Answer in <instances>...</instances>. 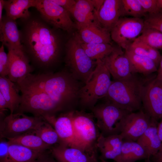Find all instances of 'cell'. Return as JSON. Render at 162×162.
Wrapping results in <instances>:
<instances>
[{
    "label": "cell",
    "mask_w": 162,
    "mask_h": 162,
    "mask_svg": "<svg viewBox=\"0 0 162 162\" xmlns=\"http://www.w3.org/2000/svg\"><path fill=\"white\" fill-rule=\"evenodd\" d=\"M9 109L8 103L1 93L0 92V113L4 112Z\"/></svg>",
    "instance_id": "obj_40"
},
{
    "label": "cell",
    "mask_w": 162,
    "mask_h": 162,
    "mask_svg": "<svg viewBox=\"0 0 162 162\" xmlns=\"http://www.w3.org/2000/svg\"><path fill=\"white\" fill-rule=\"evenodd\" d=\"M50 149L58 162H97V158L78 148L59 144Z\"/></svg>",
    "instance_id": "obj_17"
},
{
    "label": "cell",
    "mask_w": 162,
    "mask_h": 162,
    "mask_svg": "<svg viewBox=\"0 0 162 162\" xmlns=\"http://www.w3.org/2000/svg\"><path fill=\"white\" fill-rule=\"evenodd\" d=\"M4 0H0V26L2 25V23L3 16L2 11L4 9Z\"/></svg>",
    "instance_id": "obj_44"
},
{
    "label": "cell",
    "mask_w": 162,
    "mask_h": 162,
    "mask_svg": "<svg viewBox=\"0 0 162 162\" xmlns=\"http://www.w3.org/2000/svg\"><path fill=\"white\" fill-rule=\"evenodd\" d=\"M101 162H107L106 161H104V160L103 161H102Z\"/></svg>",
    "instance_id": "obj_49"
},
{
    "label": "cell",
    "mask_w": 162,
    "mask_h": 162,
    "mask_svg": "<svg viewBox=\"0 0 162 162\" xmlns=\"http://www.w3.org/2000/svg\"><path fill=\"white\" fill-rule=\"evenodd\" d=\"M125 52L129 58L133 74L147 76L157 72L158 68L150 58L137 55L128 50Z\"/></svg>",
    "instance_id": "obj_29"
},
{
    "label": "cell",
    "mask_w": 162,
    "mask_h": 162,
    "mask_svg": "<svg viewBox=\"0 0 162 162\" xmlns=\"http://www.w3.org/2000/svg\"><path fill=\"white\" fill-rule=\"evenodd\" d=\"M76 34L82 42L89 44L105 43L111 44L110 32L103 27L98 21L82 27Z\"/></svg>",
    "instance_id": "obj_18"
},
{
    "label": "cell",
    "mask_w": 162,
    "mask_h": 162,
    "mask_svg": "<svg viewBox=\"0 0 162 162\" xmlns=\"http://www.w3.org/2000/svg\"><path fill=\"white\" fill-rule=\"evenodd\" d=\"M84 84L75 79L67 69L46 74H31L18 86L47 94L62 112L75 110L80 90Z\"/></svg>",
    "instance_id": "obj_2"
},
{
    "label": "cell",
    "mask_w": 162,
    "mask_h": 162,
    "mask_svg": "<svg viewBox=\"0 0 162 162\" xmlns=\"http://www.w3.org/2000/svg\"><path fill=\"white\" fill-rule=\"evenodd\" d=\"M146 80L139 78L136 74L125 79L112 81L106 100L131 112L142 109V93Z\"/></svg>",
    "instance_id": "obj_3"
},
{
    "label": "cell",
    "mask_w": 162,
    "mask_h": 162,
    "mask_svg": "<svg viewBox=\"0 0 162 162\" xmlns=\"http://www.w3.org/2000/svg\"><path fill=\"white\" fill-rule=\"evenodd\" d=\"M150 158L136 142L123 141L121 154L116 162H135Z\"/></svg>",
    "instance_id": "obj_27"
},
{
    "label": "cell",
    "mask_w": 162,
    "mask_h": 162,
    "mask_svg": "<svg viewBox=\"0 0 162 162\" xmlns=\"http://www.w3.org/2000/svg\"><path fill=\"white\" fill-rule=\"evenodd\" d=\"M32 132L39 136L46 143L52 146L60 144L61 141L55 130L44 119Z\"/></svg>",
    "instance_id": "obj_32"
},
{
    "label": "cell",
    "mask_w": 162,
    "mask_h": 162,
    "mask_svg": "<svg viewBox=\"0 0 162 162\" xmlns=\"http://www.w3.org/2000/svg\"><path fill=\"white\" fill-rule=\"evenodd\" d=\"M151 121L142 109L129 113L124 119L120 134L123 140L136 142L148 128Z\"/></svg>",
    "instance_id": "obj_14"
},
{
    "label": "cell",
    "mask_w": 162,
    "mask_h": 162,
    "mask_svg": "<svg viewBox=\"0 0 162 162\" xmlns=\"http://www.w3.org/2000/svg\"><path fill=\"white\" fill-rule=\"evenodd\" d=\"M96 13L99 11L104 0H91Z\"/></svg>",
    "instance_id": "obj_41"
},
{
    "label": "cell",
    "mask_w": 162,
    "mask_h": 162,
    "mask_svg": "<svg viewBox=\"0 0 162 162\" xmlns=\"http://www.w3.org/2000/svg\"><path fill=\"white\" fill-rule=\"evenodd\" d=\"M156 76L145 82L142 101L143 111L151 118L158 121L162 118V80Z\"/></svg>",
    "instance_id": "obj_12"
},
{
    "label": "cell",
    "mask_w": 162,
    "mask_h": 162,
    "mask_svg": "<svg viewBox=\"0 0 162 162\" xmlns=\"http://www.w3.org/2000/svg\"><path fill=\"white\" fill-rule=\"evenodd\" d=\"M17 21L3 15L0 26V40L7 48L22 49Z\"/></svg>",
    "instance_id": "obj_20"
},
{
    "label": "cell",
    "mask_w": 162,
    "mask_h": 162,
    "mask_svg": "<svg viewBox=\"0 0 162 162\" xmlns=\"http://www.w3.org/2000/svg\"><path fill=\"white\" fill-rule=\"evenodd\" d=\"M91 110L100 134L104 136L120 134L124 119L131 112L107 100Z\"/></svg>",
    "instance_id": "obj_8"
},
{
    "label": "cell",
    "mask_w": 162,
    "mask_h": 162,
    "mask_svg": "<svg viewBox=\"0 0 162 162\" xmlns=\"http://www.w3.org/2000/svg\"><path fill=\"white\" fill-rule=\"evenodd\" d=\"M153 157L155 162H162V144L160 149Z\"/></svg>",
    "instance_id": "obj_43"
},
{
    "label": "cell",
    "mask_w": 162,
    "mask_h": 162,
    "mask_svg": "<svg viewBox=\"0 0 162 162\" xmlns=\"http://www.w3.org/2000/svg\"><path fill=\"white\" fill-rule=\"evenodd\" d=\"M70 14L75 20L76 28L77 29L98 21L96 12L91 0H76L75 4Z\"/></svg>",
    "instance_id": "obj_22"
},
{
    "label": "cell",
    "mask_w": 162,
    "mask_h": 162,
    "mask_svg": "<svg viewBox=\"0 0 162 162\" xmlns=\"http://www.w3.org/2000/svg\"><path fill=\"white\" fill-rule=\"evenodd\" d=\"M52 1L63 8L69 14L74 8L76 2V0H52Z\"/></svg>",
    "instance_id": "obj_39"
},
{
    "label": "cell",
    "mask_w": 162,
    "mask_h": 162,
    "mask_svg": "<svg viewBox=\"0 0 162 162\" xmlns=\"http://www.w3.org/2000/svg\"><path fill=\"white\" fill-rule=\"evenodd\" d=\"M10 144L8 141L1 139L0 142V162H5L8 157Z\"/></svg>",
    "instance_id": "obj_38"
},
{
    "label": "cell",
    "mask_w": 162,
    "mask_h": 162,
    "mask_svg": "<svg viewBox=\"0 0 162 162\" xmlns=\"http://www.w3.org/2000/svg\"><path fill=\"white\" fill-rule=\"evenodd\" d=\"M157 4L158 7L162 9V0H157Z\"/></svg>",
    "instance_id": "obj_47"
},
{
    "label": "cell",
    "mask_w": 162,
    "mask_h": 162,
    "mask_svg": "<svg viewBox=\"0 0 162 162\" xmlns=\"http://www.w3.org/2000/svg\"><path fill=\"white\" fill-rule=\"evenodd\" d=\"M74 129L82 149L97 158V143L100 133L92 113L83 110L72 111Z\"/></svg>",
    "instance_id": "obj_6"
},
{
    "label": "cell",
    "mask_w": 162,
    "mask_h": 162,
    "mask_svg": "<svg viewBox=\"0 0 162 162\" xmlns=\"http://www.w3.org/2000/svg\"><path fill=\"white\" fill-rule=\"evenodd\" d=\"M120 0H104L96 13L97 20L104 28L110 32L121 17Z\"/></svg>",
    "instance_id": "obj_19"
},
{
    "label": "cell",
    "mask_w": 162,
    "mask_h": 162,
    "mask_svg": "<svg viewBox=\"0 0 162 162\" xmlns=\"http://www.w3.org/2000/svg\"><path fill=\"white\" fill-rule=\"evenodd\" d=\"M15 83L8 76H0V92L7 101L10 114L17 110L21 100V95Z\"/></svg>",
    "instance_id": "obj_25"
},
{
    "label": "cell",
    "mask_w": 162,
    "mask_h": 162,
    "mask_svg": "<svg viewBox=\"0 0 162 162\" xmlns=\"http://www.w3.org/2000/svg\"><path fill=\"white\" fill-rule=\"evenodd\" d=\"M80 41L88 56L96 61L103 59L112 51L114 48L112 44H89L83 43L80 40Z\"/></svg>",
    "instance_id": "obj_30"
},
{
    "label": "cell",
    "mask_w": 162,
    "mask_h": 162,
    "mask_svg": "<svg viewBox=\"0 0 162 162\" xmlns=\"http://www.w3.org/2000/svg\"><path fill=\"white\" fill-rule=\"evenodd\" d=\"M44 119L16 112L5 117L1 122V138L16 137L35 130Z\"/></svg>",
    "instance_id": "obj_11"
},
{
    "label": "cell",
    "mask_w": 162,
    "mask_h": 162,
    "mask_svg": "<svg viewBox=\"0 0 162 162\" xmlns=\"http://www.w3.org/2000/svg\"><path fill=\"white\" fill-rule=\"evenodd\" d=\"M138 1L147 14L156 13L161 9L158 6L157 0H138Z\"/></svg>",
    "instance_id": "obj_37"
},
{
    "label": "cell",
    "mask_w": 162,
    "mask_h": 162,
    "mask_svg": "<svg viewBox=\"0 0 162 162\" xmlns=\"http://www.w3.org/2000/svg\"><path fill=\"white\" fill-rule=\"evenodd\" d=\"M121 17L130 16L141 18L147 14L138 0H120Z\"/></svg>",
    "instance_id": "obj_33"
},
{
    "label": "cell",
    "mask_w": 162,
    "mask_h": 162,
    "mask_svg": "<svg viewBox=\"0 0 162 162\" xmlns=\"http://www.w3.org/2000/svg\"><path fill=\"white\" fill-rule=\"evenodd\" d=\"M18 20L23 50L34 70L40 74L55 72L65 54L67 41L63 31L48 24L36 10Z\"/></svg>",
    "instance_id": "obj_1"
},
{
    "label": "cell",
    "mask_w": 162,
    "mask_h": 162,
    "mask_svg": "<svg viewBox=\"0 0 162 162\" xmlns=\"http://www.w3.org/2000/svg\"><path fill=\"white\" fill-rule=\"evenodd\" d=\"M64 61L66 69L76 79L84 84L94 70L96 61L91 59L82 47L76 34L65 44Z\"/></svg>",
    "instance_id": "obj_5"
},
{
    "label": "cell",
    "mask_w": 162,
    "mask_h": 162,
    "mask_svg": "<svg viewBox=\"0 0 162 162\" xmlns=\"http://www.w3.org/2000/svg\"><path fill=\"white\" fill-rule=\"evenodd\" d=\"M136 39L158 50L162 49V33L152 28H144L141 34Z\"/></svg>",
    "instance_id": "obj_34"
},
{
    "label": "cell",
    "mask_w": 162,
    "mask_h": 162,
    "mask_svg": "<svg viewBox=\"0 0 162 162\" xmlns=\"http://www.w3.org/2000/svg\"><path fill=\"white\" fill-rule=\"evenodd\" d=\"M114 80L125 79L133 74L130 60L125 52L118 45L102 60Z\"/></svg>",
    "instance_id": "obj_15"
},
{
    "label": "cell",
    "mask_w": 162,
    "mask_h": 162,
    "mask_svg": "<svg viewBox=\"0 0 162 162\" xmlns=\"http://www.w3.org/2000/svg\"><path fill=\"white\" fill-rule=\"evenodd\" d=\"M5 138L7 139L10 144H18L43 153L52 147L45 143L32 131L14 137Z\"/></svg>",
    "instance_id": "obj_28"
},
{
    "label": "cell",
    "mask_w": 162,
    "mask_h": 162,
    "mask_svg": "<svg viewBox=\"0 0 162 162\" xmlns=\"http://www.w3.org/2000/svg\"><path fill=\"white\" fill-rule=\"evenodd\" d=\"M9 70V61L8 53L2 44L0 48V76H8Z\"/></svg>",
    "instance_id": "obj_36"
},
{
    "label": "cell",
    "mask_w": 162,
    "mask_h": 162,
    "mask_svg": "<svg viewBox=\"0 0 162 162\" xmlns=\"http://www.w3.org/2000/svg\"><path fill=\"white\" fill-rule=\"evenodd\" d=\"M72 111L62 112L58 116H46L43 118L51 124L55 130L60 138V144L83 150L74 129Z\"/></svg>",
    "instance_id": "obj_13"
},
{
    "label": "cell",
    "mask_w": 162,
    "mask_h": 162,
    "mask_svg": "<svg viewBox=\"0 0 162 162\" xmlns=\"http://www.w3.org/2000/svg\"><path fill=\"white\" fill-rule=\"evenodd\" d=\"M157 72V74L156 78L158 80H162V56H161Z\"/></svg>",
    "instance_id": "obj_42"
},
{
    "label": "cell",
    "mask_w": 162,
    "mask_h": 162,
    "mask_svg": "<svg viewBox=\"0 0 162 162\" xmlns=\"http://www.w3.org/2000/svg\"><path fill=\"white\" fill-rule=\"evenodd\" d=\"M34 8L45 21L56 28L70 33L76 28L68 12L52 0H35Z\"/></svg>",
    "instance_id": "obj_9"
},
{
    "label": "cell",
    "mask_w": 162,
    "mask_h": 162,
    "mask_svg": "<svg viewBox=\"0 0 162 162\" xmlns=\"http://www.w3.org/2000/svg\"><path fill=\"white\" fill-rule=\"evenodd\" d=\"M126 50L150 58L154 62L158 68L161 55L157 49L135 39L129 49Z\"/></svg>",
    "instance_id": "obj_31"
},
{
    "label": "cell",
    "mask_w": 162,
    "mask_h": 162,
    "mask_svg": "<svg viewBox=\"0 0 162 162\" xmlns=\"http://www.w3.org/2000/svg\"><path fill=\"white\" fill-rule=\"evenodd\" d=\"M96 67L79 93V102L83 108L91 110L100 99L105 98L111 84L110 74L102 60Z\"/></svg>",
    "instance_id": "obj_4"
},
{
    "label": "cell",
    "mask_w": 162,
    "mask_h": 162,
    "mask_svg": "<svg viewBox=\"0 0 162 162\" xmlns=\"http://www.w3.org/2000/svg\"><path fill=\"white\" fill-rule=\"evenodd\" d=\"M157 129L158 135L162 144V118L160 122L158 123Z\"/></svg>",
    "instance_id": "obj_45"
},
{
    "label": "cell",
    "mask_w": 162,
    "mask_h": 162,
    "mask_svg": "<svg viewBox=\"0 0 162 162\" xmlns=\"http://www.w3.org/2000/svg\"><path fill=\"white\" fill-rule=\"evenodd\" d=\"M145 162H151L150 158L147 159L145 160Z\"/></svg>",
    "instance_id": "obj_48"
},
{
    "label": "cell",
    "mask_w": 162,
    "mask_h": 162,
    "mask_svg": "<svg viewBox=\"0 0 162 162\" xmlns=\"http://www.w3.org/2000/svg\"><path fill=\"white\" fill-rule=\"evenodd\" d=\"M16 87L21 92V100L16 112H29L34 116L42 118L62 112L58 106L43 92L25 87Z\"/></svg>",
    "instance_id": "obj_7"
},
{
    "label": "cell",
    "mask_w": 162,
    "mask_h": 162,
    "mask_svg": "<svg viewBox=\"0 0 162 162\" xmlns=\"http://www.w3.org/2000/svg\"><path fill=\"white\" fill-rule=\"evenodd\" d=\"M43 153L20 145L10 144L5 162H37Z\"/></svg>",
    "instance_id": "obj_24"
},
{
    "label": "cell",
    "mask_w": 162,
    "mask_h": 162,
    "mask_svg": "<svg viewBox=\"0 0 162 162\" xmlns=\"http://www.w3.org/2000/svg\"><path fill=\"white\" fill-rule=\"evenodd\" d=\"M9 61L8 77L15 83L21 81L34 71L23 49L7 48Z\"/></svg>",
    "instance_id": "obj_16"
},
{
    "label": "cell",
    "mask_w": 162,
    "mask_h": 162,
    "mask_svg": "<svg viewBox=\"0 0 162 162\" xmlns=\"http://www.w3.org/2000/svg\"><path fill=\"white\" fill-rule=\"evenodd\" d=\"M158 124L157 121L151 118L149 127L136 141L142 147L149 158L154 155L162 146L158 132Z\"/></svg>",
    "instance_id": "obj_23"
},
{
    "label": "cell",
    "mask_w": 162,
    "mask_h": 162,
    "mask_svg": "<svg viewBox=\"0 0 162 162\" xmlns=\"http://www.w3.org/2000/svg\"><path fill=\"white\" fill-rule=\"evenodd\" d=\"M144 27V20L142 18L120 17L110 32L111 39L127 50L142 33Z\"/></svg>",
    "instance_id": "obj_10"
},
{
    "label": "cell",
    "mask_w": 162,
    "mask_h": 162,
    "mask_svg": "<svg viewBox=\"0 0 162 162\" xmlns=\"http://www.w3.org/2000/svg\"><path fill=\"white\" fill-rule=\"evenodd\" d=\"M120 134L104 136L100 134L97 142V150L100 152L102 159L116 161L120 155L123 142Z\"/></svg>",
    "instance_id": "obj_21"
},
{
    "label": "cell",
    "mask_w": 162,
    "mask_h": 162,
    "mask_svg": "<svg viewBox=\"0 0 162 162\" xmlns=\"http://www.w3.org/2000/svg\"><path fill=\"white\" fill-rule=\"evenodd\" d=\"M35 0H5L4 9L5 15L14 20L28 16L30 11L29 8L34 7Z\"/></svg>",
    "instance_id": "obj_26"
},
{
    "label": "cell",
    "mask_w": 162,
    "mask_h": 162,
    "mask_svg": "<svg viewBox=\"0 0 162 162\" xmlns=\"http://www.w3.org/2000/svg\"><path fill=\"white\" fill-rule=\"evenodd\" d=\"M144 20V28L156 29L162 33V9L152 14H147Z\"/></svg>",
    "instance_id": "obj_35"
},
{
    "label": "cell",
    "mask_w": 162,
    "mask_h": 162,
    "mask_svg": "<svg viewBox=\"0 0 162 162\" xmlns=\"http://www.w3.org/2000/svg\"><path fill=\"white\" fill-rule=\"evenodd\" d=\"M44 155L41 157L37 162H56L52 159H45Z\"/></svg>",
    "instance_id": "obj_46"
}]
</instances>
